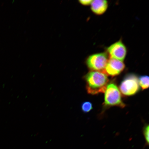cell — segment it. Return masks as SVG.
Instances as JSON below:
<instances>
[{"label":"cell","instance_id":"obj_1","mask_svg":"<svg viewBox=\"0 0 149 149\" xmlns=\"http://www.w3.org/2000/svg\"><path fill=\"white\" fill-rule=\"evenodd\" d=\"M85 79L87 93L93 95L105 92L109 81L105 74L93 71L87 74Z\"/></svg>","mask_w":149,"mask_h":149},{"label":"cell","instance_id":"obj_2","mask_svg":"<svg viewBox=\"0 0 149 149\" xmlns=\"http://www.w3.org/2000/svg\"><path fill=\"white\" fill-rule=\"evenodd\" d=\"M104 106L106 107H118L124 108L125 105L123 102L121 93L116 83L111 82L108 84L105 92Z\"/></svg>","mask_w":149,"mask_h":149},{"label":"cell","instance_id":"obj_6","mask_svg":"<svg viewBox=\"0 0 149 149\" xmlns=\"http://www.w3.org/2000/svg\"><path fill=\"white\" fill-rule=\"evenodd\" d=\"M125 68V65L123 61L111 58L108 60L104 70V73L112 77L119 75Z\"/></svg>","mask_w":149,"mask_h":149},{"label":"cell","instance_id":"obj_9","mask_svg":"<svg viewBox=\"0 0 149 149\" xmlns=\"http://www.w3.org/2000/svg\"><path fill=\"white\" fill-rule=\"evenodd\" d=\"M81 109L83 112L88 113L93 109L92 104L89 102H83L81 104Z\"/></svg>","mask_w":149,"mask_h":149},{"label":"cell","instance_id":"obj_5","mask_svg":"<svg viewBox=\"0 0 149 149\" xmlns=\"http://www.w3.org/2000/svg\"><path fill=\"white\" fill-rule=\"evenodd\" d=\"M108 53L111 58L123 61L127 54V49L125 45L121 40L115 42L107 48Z\"/></svg>","mask_w":149,"mask_h":149},{"label":"cell","instance_id":"obj_7","mask_svg":"<svg viewBox=\"0 0 149 149\" xmlns=\"http://www.w3.org/2000/svg\"><path fill=\"white\" fill-rule=\"evenodd\" d=\"M108 2L105 0L93 1L91 4V9L94 14L100 15L103 14L108 8Z\"/></svg>","mask_w":149,"mask_h":149},{"label":"cell","instance_id":"obj_8","mask_svg":"<svg viewBox=\"0 0 149 149\" xmlns=\"http://www.w3.org/2000/svg\"><path fill=\"white\" fill-rule=\"evenodd\" d=\"M139 85L143 90L148 89L149 87V77L144 75L140 76L139 79Z\"/></svg>","mask_w":149,"mask_h":149},{"label":"cell","instance_id":"obj_11","mask_svg":"<svg viewBox=\"0 0 149 149\" xmlns=\"http://www.w3.org/2000/svg\"><path fill=\"white\" fill-rule=\"evenodd\" d=\"M93 1L91 0H86V1H79V2L81 5L84 6H88L91 5Z\"/></svg>","mask_w":149,"mask_h":149},{"label":"cell","instance_id":"obj_4","mask_svg":"<svg viewBox=\"0 0 149 149\" xmlns=\"http://www.w3.org/2000/svg\"><path fill=\"white\" fill-rule=\"evenodd\" d=\"M107 53H102L91 55L87 59L86 63L89 69L93 71L104 72L108 61Z\"/></svg>","mask_w":149,"mask_h":149},{"label":"cell","instance_id":"obj_3","mask_svg":"<svg viewBox=\"0 0 149 149\" xmlns=\"http://www.w3.org/2000/svg\"><path fill=\"white\" fill-rule=\"evenodd\" d=\"M140 88L139 78L133 74L126 75L120 86L121 92L126 96L135 95L139 92Z\"/></svg>","mask_w":149,"mask_h":149},{"label":"cell","instance_id":"obj_10","mask_svg":"<svg viewBox=\"0 0 149 149\" xmlns=\"http://www.w3.org/2000/svg\"><path fill=\"white\" fill-rule=\"evenodd\" d=\"M149 127L148 125H147L144 127L143 130V134L147 145L149 144Z\"/></svg>","mask_w":149,"mask_h":149}]
</instances>
